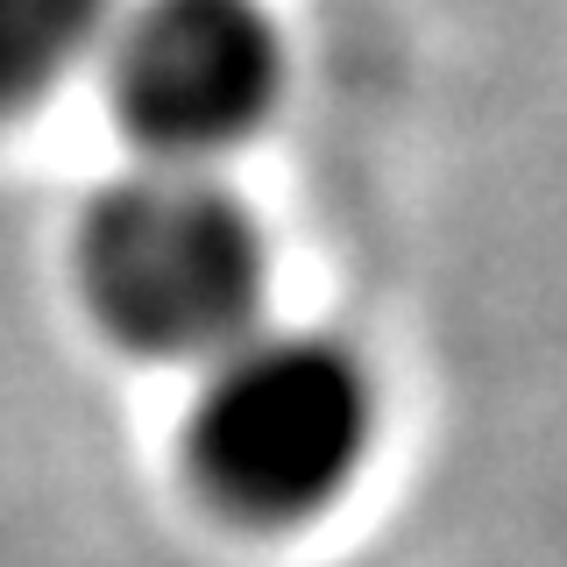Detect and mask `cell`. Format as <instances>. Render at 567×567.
Instances as JSON below:
<instances>
[{"instance_id":"6da1fadb","label":"cell","mask_w":567,"mask_h":567,"mask_svg":"<svg viewBox=\"0 0 567 567\" xmlns=\"http://www.w3.org/2000/svg\"><path fill=\"white\" fill-rule=\"evenodd\" d=\"M177 447L213 518L248 532L312 525L369 468L377 377L333 333L248 327L199 362Z\"/></svg>"},{"instance_id":"7a4b0ae2","label":"cell","mask_w":567,"mask_h":567,"mask_svg":"<svg viewBox=\"0 0 567 567\" xmlns=\"http://www.w3.org/2000/svg\"><path fill=\"white\" fill-rule=\"evenodd\" d=\"M71 284L106 348L199 369L262 327L270 248L220 171L135 164L85 199Z\"/></svg>"},{"instance_id":"3957f363","label":"cell","mask_w":567,"mask_h":567,"mask_svg":"<svg viewBox=\"0 0 567 567\" xmlns=\"http://www.w3.org/2000/svg\"><path fill=\"white\" fill-rule=\"evenodd\" d=\"M100 79L142 164L220 171L284 100V29L262 0H121Z\"/></svg>"},{"instance_id":"277c9868","label":"cell","mask_w":567,"mask_h":567,"mask_svg":"<svg viewBox=\"0 0 567 567\" xmlns=\"http://www.w3.org/2000/svg\"><path fill=\"white\" fill-rule=\"evenodd\" d=\"M121 0H0V128L29 121L100 58Z\"/></svg>"}]
</instances>
